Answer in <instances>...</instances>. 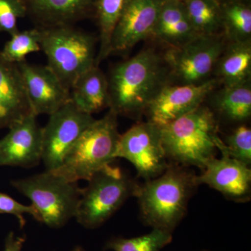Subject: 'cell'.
Listing matches in <instances>:
<instances>
[{"instance_id": "obj_10", "label": "cell", "mask_w": 251, "mask_h": 251, "mask_svg": "<svg viewBox=\"0 0 251 251\" xmlns=\"http://www.w3.org/2000/svg\"><path fill=\"white\" fill-rule=\"evenodd\" d=\"M116 158L129 161L145 181L159 176L169 166L160 128L149 122L135 124L120 135Z\"/></svg>"}, {"instance_id": "obj_19", "label": "cell", "mask_w": 251, "mask_h": 251, "mask_svg": "<svg viewBox=\"0 0 251 251\" xmlns=\"http://www.w3.org/2000/svg\"><path fill=\"white\" fill-rule=\"evenodd\" d=\"M71 101L82 112L93 115L109 108L108 77L99 66L81 75L70 90Z\"/></svg>"}, {"instance_id": "obj_23", "label": "cell", "mask_w": 251, "mask_h": 251, "mask_svg": "<svg viewBox=\"0 0 251 251\" xmlns=\"http://www.w3.org/2000/svg\"><path fill=\"white\" fill-rule=\"evenodd\" d=\"M128 0H97L95 15L99 29V48L96 64L110 55L112 33Z\"/></svg>"}, {"instance_id": "obj_3", "label": "cell", "mask_w": 251, "mask_h": 251, "mask_svg": "<svg viewBox=\"0 0 251 251\" xmlns=\"http://www.w3.org/2000/svg\"><path fill=\"white\" fill-rule=\"evenodd\" d=\"M159 128L167 158L176 164L204 169L215 157L220 139L219 120L204 103Z\"/></svg>"}, {"instance_id": "obj_32", "label": "cell", "mask_w": 251, "mask_h": 251, "mask_svg": "<svg viewBox=\"0 0 251 251\" xmlns=\"http://www.w3.org/2000/svg\"><path fill=\"white\" fill-rule=\"evenodd\" d=\"M216 1H218V2L221 3L223 2V1H226V0H216Z\"/></svg>"}, {"instance_id": "obj_9", "label": "cell", "mask_w": 251, "mask_h": 251, "mask_svg": "<svg viewBox=\"0 0 251 251\" xmlns=\"http://www.w3.org/2000/svg\"><path fill=\"white\" fill-rule=\"evenodd\" d=\"M49 117L42 128L41 161L46 171H54L62 165L81 135L96 119L77 108L71 100Z\"/></svg>"}, {"instance_id": "obj_7", "label": "cell", "mask_w": 251, "mask_h": 251, "mask_svg": "<svg viewBox=\"0 0 251 251\" xmlns=\"http://www.w3.org/2000/svg\"><path fill=\"white\" fill-rule=\"evenodd\" d=\"M81 190L75 219L86 228L103 225L131 196L138 184L120 167L112 164L96 173Z\"/></svg>"}, {"instance_id": "obj_27", "label": "cell", "mask_w": 251, "mask_h": 251, "mask_svg": "<svg viewBox=\"0 0 251 251\" xmlns=\"http://www.w3.org/2000/svg\"><path fill=\"white\" fill-rule=\"evenodd\" d=\"M225 148L228 154L237 161L250 166L251 163V129L247 125L236 127L225 138Z\"/></svg>"}, {"instance_id": "obj_16", "label": "cell", "mask_w": 251, "mask_h": 251, "mask_svg": "<svg viewBox=\"0 0 251 251\" xmlns=\"http://www.w3.org/2000/svg\"><path fill=\"white\" fill-rule=\"evenodd\" d=\"M36 27L74 26L94 17L97 0H23Z\"/></svg>"}, {"instance_id": "obj_8", "label": "cell", "mask_w": 251, "mask_h": 251, "mask_svg": "<svg viewBox=\"0 0 251 251\" xmlns=\"http://www.w3.org/2000/svg\"><path fill=\"white\" fill-rule=\"evenodd\" d=\"M227 41L224 34L197 36L163 54L172 85H200L213 77Z\"/></svg>"}, {"instance_id": "obj_13", "label": "cell", "mask_w": 251, "mask_h": 251, "mask_svg": "<svg viewBox=\"0 0 251 251\" xmlns=\"http://www.w3.org/2000/svg\"><path fill=\"white\" fill-rule=\"evenodd\" d=\"M163 0H128L112 33L110 54L125 53L151 37Z\"/></svg>"}, {"instance_id": "obj_15", "label": "cell", "mask_w": 251, "mask_h": 251, "mask_svg": "<svg viewBox=\"0 0 251 251\" xmlns=\"http://www.w3.org/2000/svg\"><path fill=\"white\" fill-rule=\"evenodd\" d=\"M31 110L36 116L50 115L71 100L68 90L47 65L18 64Z\"/></svg>"}, {"instance_id": "obj_21", "label": "cell", "mask_w": 251, "mask_h": 251, "mask_svg": "<svg viewBox=\"0 0 251 251\" xmlns=\"http://www.w3.org/2000/svg\"><path fill=\"white\" fill-rule=\"evenodd\" d=\"M211 110L230 123H242L251 115V80L233 86H223L211 92Z\"/></svg>"}, {"instance_id": "obj_17", "label": "cell", "mask_w": 251, "mask_h": 251, "mask_svg": "<svg viewBox=\"0 0 251 251\" xmlns=\"http://www.w3.org/2000/svg\"><path fill=\"white\" fill-rule=\"evenodd\" d=\"M32 113L19 67L0 53V128H9Z\"/></svg>"}, {"instance_id": "obj_30", "label": "cell", "mask_w": 251, "mask_h": 251, "mask_svg": "<svg viewBox=\"0 0 251 251\" xmlns=\"http://www.w3.org/2000/svg\"><path fill=\"white\" fill-rule=\"evenodd\" d=\"M25 240V236L19 237L16 236L14 232H9L5 239L4 249L3 251H22Z\"/></svg>"}, {"instance_id": "obj_14", "label": "cell", "mask_w": 251, "mask_h": 251, "mask_svg": "<svg viewBox=\"0 0 251 251\" xmlns=\"http://www.w3.org/2000/svg\"><path fill=\"white\" fill-rule=\"evenodd\" d=\"M34 114L11 126L0 140V167L31 168L42 161L43 129Z\"/></svg>"}, {"instance_id": "obj_28", "label": "cell", "mask_w": 251, "mask_h": 251, "mask_svg": "<svg viewBox=\"0 0 251 251\" xmlns=\"http://www.w3.org/2000/svg\"><path fill=\"white\" fill-rule=\"evenodd\" d=\"M27 16V9L23 0H0V32L9 35L19 30L20 18Z\"/></svg>"}, {"instance_id": "obj_22", "label": "cell", "mask_w": 251, "mask_h": 251, "mask_svg": "<svg viewBox=\"0 0 251 251\" xmlns=\"http://www.w3.org/2000/svg\"><path fill=\"white\" fill-rule=\"evenodd\" d=\"M220 6L223 34L227 42L251 41V0H226Z\"/></svg>"}, {"instance_id": "obj_31", "label": "cell", "mask_w": 251, "mask_h": 251, "mask_svg": "<svg viewBox=\"0 0 251 251\" xmlns=\"http://www.w3.org/2000/svg\"><path fill=\"white\" fill-rule=\"evenodd\" d=\"M71 251H86L85 249H82V247H77L75 248H74V249H72Z\"/></svg>"}, {"instance_id": "obj_25", "label": "cell", "mask_w": 251, "mask_h": 251, "mask_svg": "<svg viewBox=\"0 0 251 251\" xmlns=\"http://www.w3.org/2000/svg\"><path fill=\"white\" fill-rule=\"evenodd\" d=\"M40 41V28L18 30L10 35L0 53L8 62L20 64L25 61L29 54L41 51Z\"/></svg>"}, {"instance_id": "obj_18", "label": "cell", "mask_w": 251, "mask_h": 251, "mask_svg": "<svg viewBox=\"0 0 251 251\" xmlns=\"http://www.w3.org/2000/svg\"><path fill=\"white\" fill-rule=\"evenodd\" d=\"M197 36L181 0H163L151 38L171 49Z\"/></svg>"}, {"instance_id": "obj_2", "label": "cell", "mask_w": 251, "mask_h": 251, "mask_svg": "<svg viewBox=\"0 0 251 251\" xmlns=\"http://www.w3.org/2000/svg\"><path fill=\"white\" fill-rule=\"evenodd\" d=\"M197 186L196 175L176 164H169L159 176L138 184L134 196L144 222L153 228L173 232L186 214Z\"/></svg>"}, {"instance_id": "obj_5", "label": "cell", "mask_w": 251, "mask_h": 251, "mask_svg": "<svg viewBox=\"0 0 251 251\" xmlns=\"http://www.w3.org/2000/svg\"><path fill=\"white\" fill-rule=\"evenodd\" d=\"M41 50L47 66L70 91L81 75L97 66V39L74 26L40 28Z\"/></svg>"}, {"instance_id": "obj_29", "label": "cell", "mask_w": 251, "mask_h": 251, "mask_svg": "<svg viewBox=\"0 0 251 251\" xmlns=\"http://www.w3.org/2000/svg\"><path fill=\"white\" fill-rule=\"evenodd\" d=\"M0 214H9L15 216L21 227H24L26 224L25 215H31L39 222L40 221L37 211L31 204H23L9 195L1 192H0Z\"/></svg>"}, {"instance_id": "obj_26", "label": "cell", "mask_w": 251, "mask_h": 251, "mask_svg": "<svg viewBox=\"0 0 251 251\" xmlns=\"http://www.w3.org/2000/svg\"><path fill=\"white\" fill-rule=\"evenodd\" d=\"M172 240V232L153 228L150 233L140 237L112 239L107 243L106 249L113 251H161Z\"/></svg>"}, {"instance_id": "obj_11", "label": "cell", "mask_w": 251, "mask_h": 251, "mask_svg": "<svg viewBox=\"0 0 251 251\" xmlns=\"http://www.w3.org/2000/svg\"><path fill=\"white\" fill-rule=\"evenodd\" d=\"M220 85L215 77L200 85L169 84L150 102L144 114L148 122L163 126L201 106Z\"/></svg>"}, {"instance_id": "obj_1", "label": "cell", "mask_w": 251, "mask_h": 251, "mask_svg": "<svg viewBox=\"0 0 251 251\" xmlns=\"http://www.w3.org/2000/svg\"><path fill=\"white\" fill-rule=\"evenodd\" d=\"M108 77V76H107ZM109 110L130 118L145 113L160 91L171 84L163 54L148 48L112 67L108 77Z\"/></svg>"}, {"instance_id": "obj_6", "label": "cell", "mask_w": 251, "mask_h": 251, "mask_svg": "<svg viewBox=\"0 0 251 251\" xmlns=\"http://www.w3.org/2000/svg\"><path fill=\"white\" fill-rule=\"evenodd\" d=\"M11 186L31 202L39 216V222L51 228H59L76 214L81 190L77 182L47 171L13 180Z\"/></svg>"}, {"instance_id": "obj_20", "label": "cell", "mask_w": 251, "mask_h": 251, "mask_svg": "<svg viewBox=\"0 0 251 251\" xmlns=\"http://www.w3.org/2000/svg\"><path fill=\"white\" fill-rule=\"evenodd\" d=\"M213 77L226 87L251 80V41L227 42L216 63Z\"/></svg>"}, {"instance_id": "obj_12", "label": "cell", "mask_w": 251, "mask_h": 251, "mask_svg": "<svg viewBox=\"0 0 251 251\" xmlns=\"http://www.w3.org/2000/svg\"><path fill=\"white\" fill-rule=\"evenodd\" d=\"M217 149L222 157H214L208 161L202 174L196 176V182L198 185H207L231 201H249L251 194L250 166L229 156L221 138Z\"/></svg>"}, {"instance_id": "obj_4", "label": "cell", "mask_w": 251, "mask_h": 251, "mask_svg": "<svg viewBox=\"0 0 251 251\" xmlns=\"http://www.w3.org/2000/svg\"><path fill=\"white\" fill-rule=\"evenodd\" d=\"M117 115L109 110L94 120L82 133L62 165L52 172L68 181H88L96 173L116 159L118 131Z\"/></svg>"}, {"instance_id": "obj_24", "label": "cell", "mask_w": 251, "mask_h": 251, "mask_svg": "<svg viewBox=\"0 0 251 251\" xmlns=\"http://www.w3.org/2000/svg\"><path fill=\"white\" fill-rule=\"evenodd\" d=\"M198 36L223 34L220 3L216 0H181Z\"/></svg>"}]
</instances>
